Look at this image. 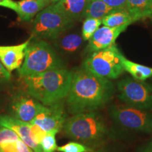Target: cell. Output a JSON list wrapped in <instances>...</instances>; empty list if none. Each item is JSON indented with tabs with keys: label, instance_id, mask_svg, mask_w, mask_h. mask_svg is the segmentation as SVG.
<instances>
[{
	"label": "cell",
	"instance_id": "cell-1",
	"mask_svg": "<svg viewBox=\"0 0 152 152\" xmlns=\"http://www.w3.org/2000/svg\"><path fill=\"white\" fill-rule=\"evenodd\" d=\"M72 73L71 87L65 99L70 113L96 111L113 97L115 87L111 80L97 77L83 67Z\"/></svg>",
	"mask_w": 152,
	"mask_h": 152
},
{
	"label": "cell",
	"instance_id": "cell-2",
	"mask_svg": "<svg viewBox=\"0 0 152 152\" xmlns=\"http://www.w3.org/2000/svg\"><path fill=\"white\" fill-rule=\"evenodd\" d=\"M72 71L59 68L21 78L26 92L45 106L64 101L70 90Z\"/></svg>",
	"mask_w": 152,
	"mask_h": 152
},
{
	"label": "cell",
	"instance_id": "cell-3",
	"mask_svg": "<svg viewBox=\"0 0 152 152\" xmlns=\"http://www.w3.org/2000/svg\"><path fill=\"white\" fill-rule=\"evenodd\" d=\"M62 129L68 137L91 149L108 134L104 120L96 111L74 114L66 119Z\"/></svg>",
	"mask_w": 152,
	"mask_h": 152
},
{
	"label": "cell",
	"instance_id": "cell-4",
	"mask_svg": "<svg viewBox=\"0 0 152 152\" xmlns=\"http://www.w3.org/2000/svg\"><path fill=\"white\" fill-rule=\"evenodd\" d=\"M64 68L65 64L52 45L45 39L30 37L18 74L20 78H23Z\"/></svg>",
	"mask_w": 152,
	"mask_h": 152
},
{
	"label": "cell",
	"instance_id": "cell-5",
	"mask_svg": "<svg viewBox=\"0 0 152 152\" xmlns=\"http://www.w3.org/2000/svg\"><path fill=\"white\" fill-rule=\"evenodd\" d=\"M74 23L75 21L62 14L52 4L33 18L31 37L53 40L73 28Z\"/></svg>",
	"mask_w": 152,
	"mask_h": 152
},
{
	"label": "cell",
	"instance_id": "cell-6",
	"mask_svg": "<svg viewBox=\"0 0 152 152\" xmlns=\"http://www.w3.org/2000/svg\"><path fill=\"white\" fill-rule=\"evenodd\" d=\"M119 51L115 45L102 50L90 53L83 63V68L102 78L115 80L124 73Z\"/></svg>",
	"mask_w": 152,
	"mask_h": 152
},
{
	"label": "cell",
	"instance_id": "cell-7",
	"mask_svg": "<svg viewBox=\"0 0 152 152\" xmlns=\"http://www.w3.org/2000/svg\"><path fill=\"white\" fill-rule=\"evenodd\" d=\"M110 115L121 128L139 132H152V112L144 111L128 104H113Z\"/></svg>",
	"mask_w": 152,
	"mask_h": 152
},
{
	"label": "cell",
	"instance_id": "cell-8",
	"mask_svg": "<svg viewBox=\"0 0 152 152\" xmlns=\"http://www.w3.org/2000/svg\"><path fill=\"white\" fill-rule=\"evenodd\" d=\"M117 90L118 98L125 104L152 112V89L148 83L126 77L118 83Z\"/></svg>",
	"mask_w": 152,
	"mask_h": 152
},
{
	"label": "cell",
	"instance_id": "cell-9",
	"mask_svg": "<svg viewBox=\"0 0 152 152\" xmlns=\"http://www.w3.org/2000/svg\"><path fill=\"white\" fill-rule=\"evenodd\" d=\"M43 106L23 90L12 95L7 105L6 114L30 124Z\"/></svg>",
	"mask_w": 152,
	"mask_h": 152
},
{
	"label": "cell",
	"instance_id": "cell-10",
	"mask_svg": "<svg viewBox=\"0 0 152 152\" xmlns=\"http://www.w3.org/2000/svg\"><path fill=\"white\" fill-rule=\"evenodd\" d=\"M66 119L64 101H61L52 105H44L30 124L38 125L46 132L52 131L58 132Z\"/></svg>",
	"mask_w": 152,
	"mask_h": 152
},
{
	"label": "cell",
	"instance_id": "cell-11",
	"mask_svg": "<svg viewBox=\"0 0 152 152\" xmlns=\"http://www.w3.org/2000/svg\"><path fill=\"white\" fill-rule=\"evenodd\" d=\"M127 28L128 26L110 28L104 26L100 27L89 40L86 51L88 53H92L113 46L117 38Z\"/></svg>",
	"mask_w": 152,
	"mask_h": 152
},
{
	"label": "cell",
	"instance_id": "cell-12",
	"mask_svg": "<svg viewBox=\"0 0 152 152\" xmlns=\"http://www.w3.org/2000/svg\"><path fill=\"white\" fill-rule=\"evenodd\" d=\"M0 127H5L14 131L20 140L31 148L34 152H42L40 145L34 140L30 123L23 122L7 114H1L0 115Z\"/></svg>",
	"mask_w": 152,
	"mask_h": 152
},
{
	"label": "cell",
	"instance_id": "cell-13",
	"mask_svg": "<svg viewBox=\"0 0 152 152\" xmlns=\"http://www.w3.org/2000/svg\"><path fill=\"white\" fill-rule=\"evenodd\" d=\"M30 37L19 45L0 46V61L9 72H12L21 67L23 63L26 50L29 45Z\"/></svg>",
	"mask_w": 152,
	"mask_h": 152
},
{
	"label": "cell",
	"instance_id": "cell-14",
	"mask_svg": "<svg viewBox=\"0 0 152 152\" xmlns=\"http://www.w3.org/2000/svg\"><path fill=\"white\" fill-rule=\"evenodd\" d=\"M67 32L62 33L56 39H53L52 46L58 54L64 56H73L80 52L85 41L82 37L81 33Z\"/></svg>",
	"mask_w": 152,
	"mask_h": 152
},
{
	"label": "cell",
	"instance_id": "cell-15",
	"mask_svg": "<svg viewBox=\"0 0 152 152\" xmlns=\"http://www.w3.org/2000/svg\"><path fill=\"white\" fill-rule=\"evenodd\" d=\"M90 0H58L53 4L58 11L73 21L81 20Z\"/></svg>",
	"mask_w": 152,
	"mask_h": 152
},
{
	"label": "cell",
	"instance_id": "cell-16",
	"mask_svg": "<svg viewBox=\"0 0 152 152\" xmlns=\"http://www.w3.org/2000/svg\"><path fill=\"white\" fill-rule=\"evenodd\" d=\"M16 14L18 20L28 22L33 19L42 10L52 4L51 0H20L17 1Z\"/></svg>",
	"mask_w": 152,
	"mask_h": 152
},
{
	"label": "cell",
	"instance_id": "cell-17",
	"mask_svg": "<svg viewBox=\"0 0 152 152\" xmlns=\"http://www.w3.org/2000/svg\"><path fill=\"white\" fill-rule=\"evenodd\" d=\"M125 11L132 17L134 22L151 18L152 0H126Z\"/></svg>",
	"mask_w": 152,
	"mask_h": 152
},
{
	"label": "cell",
	"instance_id": "cell-18",
	"mask_svg": "<svg viewBox=\"0 0 152 152\" xmlns=\"http://www.w3.org/2000/svg\"><path fill=\"white\" fill-rule=\"evenodd\" d=\"M121 61L125 71H127L132 75V78L137 80L144 82L152 77V68L149 66L137 64L128 59L123 54L121 55Z\"/></svg>",
	"mask_w": 152,
	"mask_h": 152
},
{
	"label": "cell",
	"instance_id": "cell-19",
	"mask_svg": "<svg viewBox=\"0 0 152 152\" xmlns=\"http://www.w3.org/2000/svg\"><path fill=\"white\" fill-rule=\"evenodd\" d=\"M134 22L132 17L126 11H113L102 19V24L110 28L128 26Z\"/></svg>",
	"mask_w": 152,
	"mask_h": 152
},
{
	"label": "cell",
	"instance_id": "cell-20",
	"mask_svg": "<svg viewBox=\"0 0 152 152\" xmlns=\"http://www.w3.org/2000/svg\"><path fill=\"white\" fill-rule=\"evenodd\" d=\"M113 11L102 0H90L84 14V18H93L102 20L104 17Z\"/></svg>",
	"mask_w": 152,
	"mask_h": 152
},
{
	"label": "cell",
	"instance_id": "cell-21",
	"mask_svg": "<svg viewBox=\"0 0 152 152\" xmlns=\"http://www.w3.org/2000/svg\"><path fill=\"white\" fill-rule=\"evenodd\" d=\"M102 20L93 18H85L83 23L81 35L84 41H89L92 38L95 32L100 28Z\"/></svg>",
	"mask_w": 152,
	"mask_h": 152
},
{
	"label": "cell",
	"instance_id": "cell-22",
	"mask_svg": "<svg viewBox=\"0 0 152 152\" xmlns=\"http://www.w3.org/2000/svg\"><path fill=\"white\" fill-rule=\"evenodd\" d=\"M0 152H34L21 140L16 142L0 144Z\"/></svg>",
	"mask_w": 152,
	"mask_h": 152
},
{
	"label": "cell",
	"instance_id": "cell-23",
	"mask_svg": "<svg viewBox=\"0 0 152 152\" xmlns=\"http://www.w3.org/2000/svg\"><path fill=\"white\" fill-rule=\"evenodd\" d=\"M58 133L56 131L47 132L40 142L42 152H54L57 149V144L55 136Z\"/></svg>",
	"mask_w": 152,
	"mask_h": 152
},
{
	"label": "cell",
	"instance_id": "cell-24",
	"mask_svg": "<svg viewBox=\"0 0 152 152\" xmlns=\"http://www.w3.org/2000/svg\"><path fill=\"white\" fill-rule=\"evenodd\" d=\"M57 151L59 152H91L92 149L87 147L79 142H72L57 147Z\"/></svg>",
	"mask_w": 152,
	"mask_h": 152
},
{
	"label": "cell",
	"instance_id": "cell-25",
	"mask_svg": "<svg viewBox=\"0 0 152 152\" xmlns=\"http://www.w3.org/2000/svg\"><path fill=\"white\" fill-rule=\"evenodd\" d=\"M20 140L18 134L11 129L0 127V144L16 142Z\"/></svg>",
	"mask_w": 152,
	"mask_h": 152
},
{
	"label": "cell",
	"instance_id": "cell-26",
	"mask_svg": "<svg viewBox=\"0 0 152 152\" xmlns=\"http://www.w3.org/2000/svg\"><path fill=\"white\" fill-rule=\"evenodd\" d=\"M11 75L0 61V91H4L10 85Z\"/></svg>",
	"mask_w": 152,
	"mask_h": 152
},
{
	"label": "cell",
	"instance_id": "cell-27",
	"mask_svg": "<svg viewBox=\"0 0 152 152\" xmlns=\"http://www.w3.org/2000/svg\"><path fill=\"white\" fill-rule=\"evenodd\" d=\"M31 125V130H32V133H33V137L34 140L36 143L39 144L40 145V142L44 137L45 136L46 134V132L44 131L42 129L39 128V126L35 124H30Z\"/></svg>",
	"mask_w": 152,
	"mask_h": 152
},
{
	"label": "cell",
	"instance_id": "cell-28",
	"mask_svg": "<svg viewBox=\"0 0 152 152\" xmlns=\"http://www.w3.org/2000/svg\"><path fill=\"white\" fill-rule=\"evenodd\" d=\"M113 11H125L126 0H102Z\"/></svg>",
	"mask_w": 152,
	"mask_h": 152
},
{
	"label": "cell",
	"instance_id": "cell-29",
	"mask_svg": "<svg viewBox=\"0 0 152 152\" xmlns=\"http://www.w3.org/2000/svg\"><path fill=\"white\" fill-rule=\"evenodd\" d=\"M0 7L11 9L12 11L16 12L18 9V4H17V1L14 0H0Z\"/></svg>",
	"mask_w": 152,
	"mask_h": 152
},
{
	"label": "cell",
	"instance_id": "cell-30",
	"mask_svg": "<svg viewBox=\"0 0 152 152\" xmlns=\"http://www.w3.org/2000/svg\"><path fill=\"white\" fill-rule=\"evenodd\" d=\"M140 152H152V142L143 149H142Z\"/></svg>",
	"mask_w": 152,
	"mask_h": 152
},
{
	"label": "cell",
	"instance_id": "cell-31",
	"mask_svg": "<svg viewBox=\"0 0 152 152\" xmlns=\"http://www.w3.org/2000/svg\"><path fill=\"white\" fill-rule=\"evenodd\" d=\"M3 108H4V107H3V103H2V101H1V99H0V115H1V111H2Z\"/></svg>",
	"mask_w": 152,
	"mask_h": 152
},
{
	"label": "cell",
	"instance_id": "cell-32",
	"mask_svg": "<svg viewBox=\"0 0 152 152\" xmlns=\"http://www.w3.org/2000/svg\"><path fill=\"white\" fill-rule=\"evenodd\" d=\"M148 84H149V86H150V87H151V88L152 89V80H151V81H150V82H149V83H148Z\"/></svg>",
	"mask_w": 152,
	"mask_h": 152
},
{
	"label": "cell",
	"instance_id": "cell-33",
	"mask_svg": "<svg viewBox=\"0 0 152 152\" xmlns=\"http://www.w3.org/2000/svg\"><path fill=\"white\" fill-rule=\"evenodd\" d=\"M58 0H51V1H52V4H54L55 2H56V1H58Z\"/></svg>",
	"mask_w": 152,
	"mask_h": 152
},
{
	"label": "cell",
	"instance_id": "cell-34",
	"mask_svg": "<svg viewBox=\"0 0 152 152\" xmlns=\"http://www.w3.org/2000/svg\"><path fill=\"white\" fill-rule=\"evenodd\" d=\"M91 152H99V151H91Z\"/></svg>",
	"mask_w": 152,
	"mask_h": 152
},
{
	"label": "cell",
	"instance_id": "cell-35",
	"mask_svg": "<svg viewBox=\"0 0 152 152\" xmlns=\"http://www.w3.org/2000/svg\"><path fill=\"white\" fill-rule=\"evenodd\" d=\"M151 18V20H152V16H151V18Z\"/></svg>",
	"mask_w": 152,
	"mask_h": 152
}]
</instances>
